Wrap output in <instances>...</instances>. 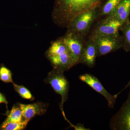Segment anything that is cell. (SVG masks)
Wrapping results in <instances>:
<instances>
[{
	"label": "cell",
	"mask_w": 130,
	"mask_h": 130,
	"mask_svg": "<svg viewBox=\"0 0 130 130\" xmlns=\"http://www.w3.org/2000/svg\"><path fill=\"white\" fill-rule=\"evenodd\" d=\"M106 0H55L52 16L55 23L68 28L78 15L89 10L100 9Z\"/></svg>",
	"instance_id": "6da1fadb"
},
{
	"label": "cell",
	"mask_w": 130,
	"mask_h": 130,
	"mask_svg": "<svg viewBox=\"0 0 130 130\" xmlns=\"http://www.w3.org/2000/svg\"><path fill=\"white\" fill-rule=\"evenodd\" d=\"M46 55L53 68L65 72L76 65L71 54L61 37L51 42Z\"/></svg>",
	"instance_id": "7a4b0ae2"
},
{
	"label": "cell",
	"mask_w": 130,
	"mask_h": 130,
	"mask_svg": "<svg viewBox=\"0 0 130 130\" xmlns=\"http://www.w3.org/2000/svg\"><path fill=\"white\" fill-rule=\"evenodd\" d=\"M64 72L59 69L53 68L49 73L44 81L51 85L54 90L61 97L60 107L62 113H64L63 105L68 98L70 84L64 74Z\"/></svg>",
	"instance_id": "3957f363"
},
{
	"label": "cell",
	"mask_w": 130,
	"mask_h": 130,
	"mask_svg": "<svg viewBox=\"0 0 130 130\" xmlns=\"http://www.w3.org/2000/svg\"><path fill=\"white\" fill-rule=\"evenodd\" d=\"M94 40L97 47L98 56L106 55L123 48L122 36H90Z\"/></svg>",
	"instance_id": "277c9868"
},
{
	"label": "cell",
	"mask_w": 130,
	"mask_h": 130,
	"mask_svg": "<svg viewBox=\"0 0 130 130\" xmlns=\"http://www.w3.org/2000/svg\"><path fill=\"white\" fill-rule=\"evenodd\" d=\"M100 10V9H91L79 14L73 20L68 29L86 36L93 22L98 17Z\"/></svg>",
	"instance_id": "5b68a950"
},
{
	"label": "cell",
	"mask_w": 130,
	"mask_h": 130,
	"mask_svg": "<svg viewBox=\"0 0 130 130\" xmlns=\"http://www.w3.org/2000/svg\"><path fill=\"white\" fill-rule=\"evenodd\" d=\"M85 37L78 32L70 29H68L64 36L61 37L71 54L76 65L79 64L80 57L86 42Z\"/></svg>",
	"instance_id": "8992f818"
},
{
	"label": "cell",
	"mask_w": 130,
	"mask_h": 130,
	"mask_svg": "<svg viewBox=\"0 0 130 130\" xmlns=\"http://www.w3.org/2000/svg\"><path fill=\"white\" fill-rule=\"evenodd\" d=\"M109 126L112 130H130V91L118 111L111 119Z\"/></svg>",
	"instance_id": "52a82bcc"
},
{
	"label": "cell",
	"mask_w": 130,
	"mask_h": 130,
	"mask_svg": "<svg viewBox=\"0 0 130 130\" xmlns=\"http://www.w3.org/2000/svg\"><path fill=\"white\" fill-rule=\"evenodd\" d=\"M124 24L115 19L106 17L96 25L90 36H119V31Z\"/></svg>",
	"instance_id": "ba28073f"
},
{
	"label": "cell",
	"mask_w": 130,
	"mask_h": 130,
	"mask_svg": "<svg viewBox=\"0 0 130 130\" xmlns=\"http://www.w3.org/2000/svg\"><path fill=\"white\" fill-rule=\"evenodd\" d=\"M79 80L103 96L106 100L109 108H113L119 93L114 95L111 94L105 89L97 78L90 73L81 74L79 76Z\"/></svg>",
	"instance_id": "9c48e42d"
},
{
	"label": "cell",
	"mask_w": 130,
	"mask_h": 130,
	"mask_svg": "<svg viewBox=\"0 0 130 130\" xmlns=\"http://www.w3.org/2000/svg\"><path fill=\"white\" fill-rule=\"evenodd\" d=\"M98 56L97 47L94 40L89 37L86 41L82 52L79 63L92 68L95 65L96 59Z\"/></svg>",
	"instance_id": "30bf717a"
},
{
	"label": "cell",
	"mask_w": 130,
	"mask_h": 130,
	"mask_svg": "<svg viewBox=\"0 0 130 130\" xmlns=\"http://www.w3.org/2000/svg\"><path fill=\"white\" fill-rule=\"evenodd\" d=\"M22 112V121H29L37 115L44 114L46 111L47 106L45 103L37 102L30 104L19 103Z\"/></svg>",
	"instance_id": "8fae6325"
},
{
	"label": "cell",
	"mask_w": 130,
	"mask_h": 130,
	"mask_svg": "<svg viewBox=\"0 0 130 130\" xmlns=\"http://www.w3.org/2000/svg\"><path fill=\"white\" fill-rule=\"evenodd\" d=\"M130 0H121L111 14L106 17L112 18L124 24L129 20Z\"/></svg>",
	"instance_id": "7c38bea8"
},
{
	"label": "cell",
	"mask_w": 130,
	"mask_h": 130,
	"mask_svg": "<svg viewBox=\"0 0 130 130\" xmlns=\"http://www.w3.org/2000/svg\"><path fill=\"white\" fill-rule=\"evenodd\" d=\"M121 0H106L100 8L98 17L108 16L113 11Z\"/></svg>",
	"instance_id": "4fadbf2b"
},
{
	"label": "cell",
	"mask_w": 130,
	"mask_h": 130,
	"mask_svg": "<svg viewBox=\"0 0 130 130\" xmlns=\"http://www.w3.org/2000/svg\"><path fill=\"white\" fill-rule=\"evenodd\" d=\"M122 33L123 48L126 52L130 51V21L128 20L121 28Z\"/></svg>",
	"instance_id": "5bb4252c"
},
{
	"label": "cell",
	"mask_w": 130,
	"mask_h": 130,
	"mask_svg": "<svg viewBox=\"0 0 130 130\" xmlns=\"http://www.w3.org/2000/svg\"><path fill=\"white\" fill-rule=\"evenodd\" d=\"M28 123L25 121L15 122L5 120L0 126V129L3 130H23L26 128Z\"/></svg>",
	"instance_id": "9a60e30c"
},
{
	"label": "cell",
	"mask_w": 130,
	"mask_h": 130,
	"mask_svg": "<svg viewBox=\"0 0 130 130\" xmlns=\"http://www.w3.org/2000/svg\"><path fill=\"white\" fill-rule=\"evenodd\" d=\"M6 115L7 116L6 121L15 122L22 121V111L18 104V105H14L11 111L8 112Z\"/></svg>",
	"instance_id": "2e32d148"
},
{
	"label": "cell",
	"mask_w": 130,
	"mask_h": 130,
	"mask_svg": "<svg viewBox=\"0 0 130 130\" xmlns=\"http://www.w3.org/2000/svg\"><path fill=\"white\" fill-rule=\"evenodd\" d=\"M12 84L14 90L21 97L31 101L34 100L35 98L28 89L23 85H18L13 83Z\"/></svg>",
	"instance_id": "e0dca14e"
},
{
	"label": "cell",
	"mask_w": 130,
	"mask_h": 130,
	"mask_svg": "<svg viewBox=\"0 0 130 130\" xmlns=\"http://www.w3.org/2000/svg\"><path fill=\"white\" fill-rule=\"evenodd\" d=\"M12 75L11 71L3 64H2L0 66V80L6 83H13Z\"/></svg>",
	"instance_id": "ac0fdd59"
},
{
	"label": "cell",
	"mask_w": 130,
	"mask_h": 130,
	"mask_svg": "<svg viewBox=\"0 0 130 130\" xmlns=\"http://www.w3.org/2000/svg\"><path fill=\"white\" fill-rule=\"evenodd\" d=\"M5 103L7 107L8 102L6 98L5 97V96L1 93H0V104L1 103Z\"/></svg>",
	"instance_id": "d6986e66"
},
{
	"label": "cell",
	"mask_w": 130,
	"mask_h": 130,
	"mask_svg": "<svg viewBox=\"0 0 130 130\" xmlns=\"http://www.w3.org/2000/svg\"><path fill=\"white\" fill-rule=\"evenodd\" d=\"M129 87H130V79L129 81L128 82V84L125 85V87H124V88L120 92H119V93L120 94L122 91H123L124 90H125L126 89L128 88H129Z\"/></svg>",
	"instance_id": "ffe728a7"
}]
</instances>
